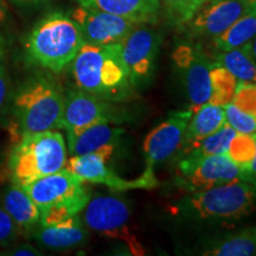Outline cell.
I'll return each mask as SVG.
<instances>
[{
    "instance_id": "obj_1",
    "label": "cell",
    "mask_w": 256,
    "mask_h": 256,
    "mask_svg": "<svg viewBox=\"0 0 256 256\" xmlns=\"http://www.w3.org/2000/svg\"><path fill=\"white\" fill-rule=\"evenodd\" d=\"M119 44L83 43L70 64L78 88L107 101L121 100L127 95L132 82L121 60Z\"/></svg>"
},
{
    "instance_id": "obj_2",
    "label": "cell",
    "mask_w": 256,
    "mask_h": 256,
    "mask_svg": "<svg viewBox=\"0 0 256 256\" xmlns=\"http://www.w3.org/2000/svg\"><path fill=\"white\" fill-rule=\"evenodd\" d=\"M84 43L80 26L69 14L52 12L32 28L25 55L34 66L60 74L72 64Z\"/></svg>"
},
{
    "instance_id": "obj_3",
    "label": "cell",
    "mask_w": 256,
    "mask_h": 256,
    "mask_svg": "<svg viewBox=\"0 0 256 256\" xmlns=\"http://www.w3.org/2000/svg\"><path fill=\"white\" fill-rule=\"evenodd\" d=\"M62 88L46 75H34L14 89L10 104L19 136L23 133L62 128Z\"/></svg>"
},
{
    "instance_id": "obj_4",
    "label": "cell",
    "mask_w": 256,
    "mask_h": 256,
    "mask_svg": "<svg viewBox=\"0 0 256 256\" xmlns=\"http://www.w3.org/2000/svg\"><path fill=\"white\" fill-rule=\"evenodd\" d=\"M68 147L57 130L23 133L8 158L10 183L25 186L38 178L66 168Z\"/></svg>"
},
{
    "instance_id": "obj_5",
    "label": "cell",
    "mask_w": 256,
    "mask_h": 256,
    "mask_svg": "<svg viewBox=\"0 0 256 256\" xmlns=\"http://www.w3.org/2000/svg\"><path fill=\"white\" fill-rule=\"evenodd\" d=\"M23 188L40 210L38 226L58 223L80 215L92 197L86 182L66 168Z\"/></svg>"
},
{
    "instance_id": "obj_6",
    "label": "cell",
    "mask_w": 256,
    "mask_h": 256,
    "mask_svg": "<svg viewBox=\"0 0 256 256\" xmlns=\"http://www.w3.org/2000/svg\"><path fill=\"white\" fill-rule=\"evenodd\" d=\"M188 204L200 218L240 220L256 209V186L238 179L191 192Z\"/></svg>"
},
{
    "instance_id": "obj_7",
    "label": "cell",
    "mask_w": 256,
    "mask_h": 256,
    "mask_svg": "<svg viewBox=\"0 0 256 256\" xmlns=\"http://www.w3.org/2000/svg\"><path fill=\"white\" fill-rule=\"evenodd\" d=\"M81 220L88 230L104 238L118 240L126 246L130 255H145V249L130 228V212L126 202L112 194H98L81 211Z\"/></svg>"
},
{
    "instance_id": "obj_8",
    "label": "cell",
    "mask_w": 256,
    "mask_h": 256,
    "mask_svg": "<svg viewBox=\"0 0 256 256\" xmlns=\"http://www.w3.org/2000/svg\"><path fill=\"white\" fill-rule=\"evenodd\" d=\"M115 146H108L104 148L88 154L70 156L66 159V168L82 179L86 183L104 184L112 191L122 192L136 188H153L159 185L154 171H146L134 180H126L120 176L114 174L108 168L107 162L113 156Z\"/></svg>"
},
{
    "instance_id": "obj_9",
    "label": "cell",
    "mask_w": 256,
    "mask_h": 256,
    "mask_svg": "<svg viewBox=\"0 0 256 256\" xmlns=\"http://www.w3.org/2000/svg\"><path fill=\"white\" fill-rule=\"evenodd\" d=\"M177 176L179 186L190 192L206 190L238 179L244 180L242 170L226 154L202 158L183 156L178 164Z\"/></svg>"
},
{
    "instance_id": "obj_10",
    "label": "cell",
    "mask_w": 256,
    "mask_h": 256,
    "mask_svg": "<svg viewBox=\"0 0 256 256\" xmlns=\"http://www.w3.org/2000/svg\"><path fill=\"white\" fill-rule=\"evenodd\" d=\"M172 58L183 78L185 90L192 107L206 104L211 96L210 72L214 63L198 46L182 44L176 48Z\"/></svg>"
},
{
    "instance_id": "obj_11",
    "label": "cell",
    "mask_w": 256,
    "mask_h": 256,
    "mask_svg": "<svg viewBox=\"0 0 256 256\" xmlns=\"http://www.w3.org/2000/svg\"><path fill=\"white\" fill-rule=\"evenodd\" d=\"M116 120V112L110 101L80 88L70 90L64 96L62 130L66 132H76L95 124H113Z\"/></svg>"
},
{
    "instance_id": "obj_12",
    "label": "cell",
    "mask_w": 256,
    "mask_h": 256,
    "mask_svg": "<svg viewBox=\"0 0 256 256\" xmlns=\"http://www.w3.org/2000/svg\"><path fill=\"white\" fill-rule=\"evenodd\" d=\"M70 17L80 26L84 43L95 46L119 44L139 25L119 16L83 6L74 8Z\"/></svg>"
},
{
    "instance_id": "obj_13",
    "label": "cell",
    "mask_w": 256,
    "mask_h": 256,
    "mask_svg": "<svg viewBox=\"0 0 256 256\" xmlns=\"http://www.w3.org/2000/svg\"><path fill=\"white\" fill-rule=\"evenodd\" d=\"M119 46L121 60L132 84L148 78L159 51V34L146 24H139Z\"/></svg>"
},
{
    "instance_id": "obj_14",
    "label": "cell",
    "mask_w": 256,
    "mask_h": 256,
    "mask_svg": "<svg viewBox=\"0 0 256 256\" xmlns=\"http://www.w3.org/2000/svg\"><path fill=\"white\" fill-rule=\"evenodd\" d=\"M191 115L192 110L172 112L164 122L147 134L144 142L146 171H153L156 165L165 162L180 148Z\"/></svg>"
},
{
    "instance_id": "obj_15",
    "label": "cell",
    "mask_w": 256,
    "mask_h": 256,
    "mask_svg": "<svg viewBox=\"0 0 256 256\" xmlns=\"http://www.w3.org/2000/svg\"><path fill=\"white\" fill-rule=\"evenodd\" d=\"M244 0H208L188 22V31L194 37L216 38L247 14Z\"/></svg>"
},
{
    "instance_id": "obj_16",
    "label": "cell",
    "mask_w": 256,
    "mask_h": 256,
    "mask_svg": "<svg viewBox=\"0 0 256 256\" xmlns=\"http://www.w3.org/2000/svg\"><path fill=\"white\" fill-rule=\"evenodd\" d=\"M88 229L81 220V216L75 215L58 223L38 226L32 238L43 247L62 250L83 244L88 240Z\"/></svg>"
},
{
    "instance_id": "obj_17",
    "label": "cell",
    "mask_w": 256,
    "mask_h": 256,
    "mask_svg": "<svg viewBox=\"0 0 256 256\" xmlns=\"http://www.w3.org/2000/svg\"><path fill=\"white\" fill-rule=\"evenodd\" d=\"M0 204L14 222L19 235L32 236L40 222V210L25 188L11 183L5 188Z\"/></svg>"
},
{
    "instance_id": "obj_18",
    "label": "cell",
    "mask_w": 256,
    "mask_h": 256,
    "mask_svg": "<svg viewBox=\"0 0 256 256\" xmlns=\"http://www.w3.org/2000/svg\"><path fill=\"white\" fill-rule=\"evenodd\" d=\"M78 5L126 18L136 24H154L159 18V0H78Z\"/></svg>"
},
{
    "instance_id": "obj_19",
    "label": "cell",
    "mask_w": 256,
    "mask_h": 256,
    "mask_svg": "<svg viewBox=\"0 0 256 256\" xmlns=\"http://www.w3.org/2000/svg\"><path fill=\"white\" fill-rule=\"evenodd\" d=\"M122 133V128L112 126L110 122L95 124L76 132H66L68 153L70 156H82L115 146Z\"/></svg>"
},
{
    "instance_id": "obj_20",
    "label": "cell",
    "mask_w": 256,
    "mask_h": 256,
    "mask_svg": "<svg viewBox=\"0 0 256 256\" xmlns=\"http://www.w3.org/2000/svg\"><path fill=\"white\" fill-rule=\"evenodd\" d=\"M191 110L192 115L188 122L182 144L203 139L215 133L226 124V112L222 106L206 102Z\"/></svg>"
},
{
    "instance_id": "obj_21",
    "label": "cell",
    "mask_w": 256,
    "mask_h": 256,
    "mask_svg": "<svg viewBox=\"0 0 256 256\" xmlns=\"http://www.w3.org/2000/svg\"><path fill=\"white\" fill-rule=\"evenodd\" d=\"M238 134L228 124H224L218 130L196 142L182 144L180 151L184 156L202 158L216 154H226L234 136Z\"/></svg>"
},
{
    "instance_id": "obj_22",
    "label": "cell",
    "mask_w": 256,
    "mask_h": 256,
    "mask_svg": "<svg viewBox=\"0 0 256 256\" xmlns=\"http://www.w3.org/2000/svg\"><path fill=\"white\" fill-rule=\"evenodd\" d=\"M256 34V14L248 11L218 37L214 38V46L218 51L241 48Z\"/></svg>"
},
{
    "instance_id": "obj_23",
    "label": "cell",
    "mask_w": 256,
    "mask_h": 256,
    "mask_svg": "<svg viewBox=\"0 0 256 256\" xmlns=\"http://www.w3.org/2000/svg\"><path fill=\"white\" fill-rule=\"evenodd\" d=\"M206 256H256V226L228 236L215 247L206 250Z\"/></svg>"
},
{
    "instance_id": "obj_24",
    "label": "cell",
    "mask_w": 256,
    "mask_h": 256,
    "mask_svg": "<svg viewBox=\"0 0 256 256\" xmlns=\"http://www.w3.org/2000/svg\"><path fill=\"white\" fill-rule=\"evenodd\" d=\"M215 63L226 68L238 81L256 83V62L242 46L218 51Z\"/></svg>"
},
{
    "instance_id": "obj_25",
    "label": "cell",
    "mask_w": 256,
    "mask_h": 256,
    "mask_svg": "<svg viewBox=\"0 0 256 256\" xmlns=\"http://www.w3.org/2000/svg\"><path fill=\"white\" fill-rule=\"evenodd\" d=\"M211 96L209 102L216 106L232 104L238 80L220 64L214 63L210 72Z\"/></svg>"
},
{
    "instance_id": "obj_26",
    "label": "cell",
    "mask_w": 256,
    "mask_h": 256,
    "mask_svg": "<svg viewBox=\"0 0 256 256\" xmlns=\"http://www.w3.org/2000/svg\"><path fill=\"white\" fill-rule=\"evenodd\" d=\"M256 145L254 134L238 133L230 142L226 154L242 170L243 174L248 172L255 156Z\"/></svg>"
},
{
    "instance_id": "obj_27",
    "label": "cell",
    "mask_w": 256,
    "mask_h": 256,
    "mask_svg": "<svg viewBox=\"0 0 256 256\" xmlns=\"http://www.w3.org/2000/svg\"><path fill=\"white\" fill-rule=\"evenodd\" d=\"M208 0H162L170 18L177 24H188Z\"/></svg>"
},
{
    "instance_id": "obj_28",
    "label": "cell",
    "mask_w": 256,
    "mask_h": 256,
    "mask_svg": "<svg viewBox=\"0 0 256 256\" xmlns=\"http://www.w3.org/2000/svg\"><path fill=\"white\" fill-rule=\"evenodd\" d=\"M224 112H226V122L236 132L241 134L256 133V115L246 113L232 104L224 106Z\"/></svg>"
},
{
    "instance_id": "obj_29",
    "label": "cell",
    "mask_w": 256,
    "mask_h": 256,
    "mask_svg": "<svg viewBox=\"0 0 256 256\" xmlns=\"http://www.w3.org/2000/svg\"><path fill=\"white\" fill-rule=\"evenodd\" d=\"M232 104L246 113L256 115V83L238 81Z\"/></svg>"
},
{
    "instance_id": "obj_30",
    "label": "cell",
    "mask_w": 256,
    "mask_h": 256,
    "mask_svg": "<svg viewBox=\"0 0 256 256\" xmlns=\"http://www.w3.org/2000/svg\"><path fill=\"white\" fill-rule=\"evenodd\" d=\"M19 236L20 235L14 222L0 204V247H8L18 241Z\"/></svg>"
},
{
    "instance_id": "obj_31",
    "label": "cell",
    "mask_w": 256,
    "mask_h": 256,
    "mask_svg": "<svg viewBox=\"0 0 256 256\" xmlns=\"http://www.w3.org/2000/svg\"><path fill=\"white\" fill-rule=\"evenodd\" d=\"M12 92H14V88H12L11 78L6 66L2 64L0 66V120L10 110Z\"/></svg>"
},
{
    "instance_id": "obj_32",
    "label": "cell",
    "mask_w": 256,
    "mask_h": 256,
    "mask_svg": "<svg viewBox=\"0 0 256 256\" xmlns=\"http://www.w3.org/2000/svg\"><path fill=\"white\" fill-rule=\"evenodd\" d=\"M5 250L0 252L4 256H38L42 252L28 242H14L11 246L4 248Z\"/></svg>"
},
{
    "instance_id": "obj_33",
    "label": "cell",
    "mask_w": 256,
    "mask_h": 256,
    "mask_svg": "<svg viewBox=\"0 0 256 256\" xmlns=\"http://www.w3.org/2000/svg\"><path fill=\"white\" fill-rule=\"evenodd\" d=\"M254 138H255V145H256V133H254ZM244 180L252 183L254 186H256V152H255V156L252 159L250 168H249L248 172L244 176Z\"/></svg>"
},
{
    "instance_id": "obj_34",
    "label": "cell",
    "mask_w": 256,
    "mask_h": 256,
    "mask_svg": "<svg viewBox=\"0 0 256 256\" xmlns=\"http://www.w3.org/2000/svg\"><path fill=\"white\" fill-rule=\"evenodd\" d=\"M10 19V10L5 0H0V26L5 25Z\"/></svg>"
},
{
    "instance_id": "obj_35",
    "label": "cell",
    "mask_w": 256,
    "mask_h": 256,
    "mask_svg": "<svg viewBox=\"0 0 256 256\" xmlns=\"http://www.w3.org/2000/svg\"><path fill=\"white\" fill-rule=\"evenodd\" d=\"M242 48L246 51H247L249 55H250L252 58L256 62V34L254 37H252V40H249L248 43L244 44V46H243Z\"/></svg>"
},
{
    "instance_id": "obj_36",
    "label": "cell",
    "mask_w": 256,
    "mask_h": 256,
    "mask_svg": "<svg viewBox=\"0 0 256 256\" xmlns=\"http://www.w3.org/2000/svg\"><path fill=\"white\" fill-rule=\"evenodd\" d=\"M5 55H6V40L5 38L0 34V66L4 64L2 62H4Z\"/></svg>"
},
{
    "instance_id": "obj_37",
    "label": "cell",
    "mask_w": 256,
    "mask_h": 256,
    "mask_svg": "<svg viewBox=\"0 0 256 256\" xmlns=\"http://www.w3.org/2000/svg\"><path fill=\"white\" fill-rule=\"evenodd\" d=\"M246 5H247L248 11L255 12L256 14V0H244Z\"/></svg>"
},
{
    "instance_id": "obj_38",
    "label": "cell",
    "mask_w": 256,
    "mask_h": 256,
    "mask_svg": "<svg viewBox=\"0 0 256 256\" xmlns=\"http://www.w3.org/2000/svg\"><path fill=\"white\" fill-rule=\"evenodd\" d=\"M18 2H44V0H16Z\"/></svg>"
}]
</instances>
